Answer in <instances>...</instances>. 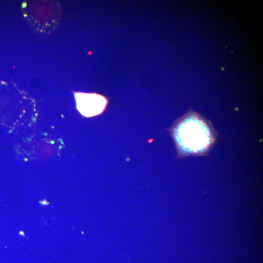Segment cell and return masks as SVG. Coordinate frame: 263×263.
Segmentation results:
<instances>
[{
	"label": "cell",
	"instance_id": "1",
	"mask_svg": "<svg viewBox=\"0 0 263 263\" xmlns=\"http://www.w3.org/2000/svg\"><path fill=\"white\" fill-rule=\"evenodd\" d=\"M202 119L196 113L190 112L174 127V138L182 154H202L212 145V132Z\"/></svg>",
	"mask_w": 263,
	"mask_h": 263
},
{
	"label": "cell",
	"instance_id": "2",
	"mask_svg": "<svg viewBox=\"0 0 263 263\" xmlns=\"http://www.w3.org/2000/svg\"><path fill=\"white\" fill-rule=\"evenodd\" d=\"M75 97L77 109L85 117H92L101 114L107 103V100L105 97L96 93H76Z\"/></svg>",
	"mask_w": 263,
	"mask_h": 263
}]
</instances>
